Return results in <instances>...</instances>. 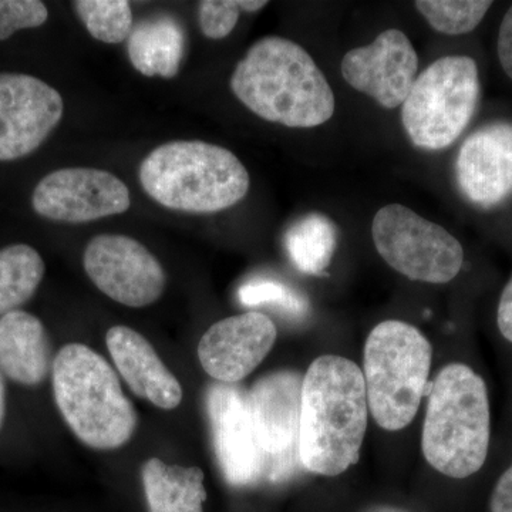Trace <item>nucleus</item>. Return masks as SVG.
Wrapping results in <instances>:
<instances>
[{
    "label": "nucleus",
    "mask_w": 512,
    "mask_h": 512,
    "mask_svg": "<svg viewBox=\"0 0 512 512\" xmlns=\"http://www.w3.org/2000/svg\"><path fill=\"white\" fill-rule=\"evenodd\" d=\"M365 377L348 357L313 360L303 376L299 460L309 473L338 477L360 458L369 419Z\"/></svg>",
    "instance_id": "1"
},
{
    "label": "nucleus",
    "mask_w": 512,
    "mask_h": 512,
    "mask_svg": "<svg viewBox=\"0 0 512 512\" xmlns=\"http://www.w3.org/2000/svg\"><path fill=\"white\" fill-rule=\"evenodd\" d=\"M235 97L256 116L289 128H313L335 114L332 87L305 49L285 37H262L231 77Z\"/></svg>",
    "instance_id": "2"
},
{
    "label": "nucleus",
    "mask_w": 512,
    "mask_h": 512,
    "mask_svg": "<svg viewBox=\"0 0 512 512\" xmlns=\"http://www.w3.org/2000/svg\"><path fill=\"white\" fill-rule=\"evenodd\" d=\"M421 433L427 463L443 476L467 478L483 468L491 439L487 384L464 363H450L429 386Z\"/></svg>",
    "instance_id": "3"
},
{
    "label": "nucleus",
    "mask_w": 512,
    "mask_h": 512,
    "mask_svg": "<svg viewBox=\"0 0 512 512\" xmlns=\"http://www.w3.org/2000/svg\"><path fill=\"white\" fill-rule=\"evenodd\" d=\"M144 191L168 210L215 214L248 194L245 165L227 148L205 141H171L151 151L140 165Z\"/></svg>",
    "instance_id": "4"
},
{
    "label": "nucleus",
    "mask_w": 512,
    "mask_h": 512,
    "mask_svg": "<svg viewBox=\"0 0 512 512\" xmlns=\"http://www.w3.org/2000/svg\"><path fill=\"white\" fill-rule=\"evenodd\" d=\"M52 373L57 409L77 439L96 450H114L131 440L136 409L103 356L70 343L57 353Z\"/></svg>",
    "instance_id": "5"
},
{
    "label": "nucleus",
    "mask_w": 512,
    "mask_h": 512,
    "mask_svg": "<svg viewBox=\"0 0 512 512\" xmlns=\"http://www.w3.org/2000/svg\"><path fill=\"white\" fill-rule=\"evenodd\" d=\"M367 403L382 429H406L429 387L433 346L416 326L402 320L379 323L363 352Z\"/></svg>",
    "instance_id": "6"
},
{
    "label": "nucleus",
    "mask_w": 512,
    "mask_h": 512,
    "mask_svg": "<svg viewBox=\"0 0 512 512\" xmlns=\"http://www.w3.org/2000/svg\"><path fill=\"white\" fill-rule=\"evenodd\" d=\"M480 74L470 56H444L417 76L402 106V124L414 146L440 151L453 146L476 116Z\"/></svg>",
    "instance_id": "7"
},
{
    "label": "nucleus",
    "mask_w": 512,
    "mask_h": 512,
    "mask_svg": "<svg viewBox=\"0 0 512 512\" xmlns=\"http://www.w3.org/2000/svg\"><path fill=\"white\" fill-rule=\"evenodd\" d=\"M372 238L383 261L412 281L448 284L463 268L460 241L402 204H389L376 212Z\"/></svg>",
    "instance_id": "8"
},
{
    "label": "nucleus",
    "mask_w": 512,
    "mask_h": 512,
    "mask_svg": "<svg viewBox=\"0 0 512 512\" xmlns=\"http://www.w3.org/2000/svg\"><path fill=\"white\" fill-rule=\"evenodd\" d=\"M302 386V375L281 370L261 377L249 390V412L265 453L268 480H284L301 464Z\"/></svg>",
    "instance_id": "9"
},
{
    "label": "nucleus",
    "mask_w": 512,
    "mask_h": 512,
    "mask_svg": "<svg viewBox=\"0 0 512 512\" xmlns=\"http://www.w3.org/2000/svg\"><path fill=\"white\" fill-rule=\"evenodd\" d=\"M84 269L97 288L113 301L144 308L163 295L167 276L156 256L126 235H97L87 245Z\"/></svg>",
    "instance_id": "10"
},
{
    "label": "nucleus",
    "mask_w": 512,
    "mask_h": 512,
    "mask_svg": "<svg viewBox=\"0 0 512 512\" xmlns=\"http://www.w3.org/2000/svg\"><path fill=\"white\" fill-rule=\"evenodd\" d=\"M131 205L127 185L96 168H62L36 185L32 207L47 220L83 224L124 214Z\"/></svg>",
    "instance_id": "11"
},
{
    "label": "nucleus",
    "mask_w": 512,
    "mask_h": 512,
    "mask_svg": "<svg viewBox=\"0 0 512 512\" xmlns=\"http://www.w3.org/2000/svg\"><path fill=\"white\" fill-rule=\"evenodd\" d=\"M212 446L225 481L249 487L266 478V457L248 406V393L235 384H211L205 396Z\"/></svg>",
    "instance_id": "12"
},
{
    "label": "nucleus",
    "mask_w": 512,
    "mask_h": 512,
    "mask_svg": "<svg viewBox=\"0 0 512 512\" xmlns=\"http://www.w3.org/2000/svg\"><path fill=\"white\" fill-rule=\"evenodd\" d=\"M62 96L37 77L0 73V161L29 156L63 117Z\"/></svg>",
    "instance_id": "13"
},
{
    "label": "nucleus",
    "mask_w": 512,
    "mask_h": 512,
    "mask_svg": "<svg viewBox=\"0 0 512 512\" xmlns=\"http://www.w3.org/2000/svg\"><path fill=\"white\" fill-rule=\"evenodd\" d=\"M340 72L352 89L393 110L403 106L419 76V55L406 33L387 29L370 45L349 50Z\"/></svg>",
    "instance_id": "14"
},
{
    "label": "nucleus",
    "mask_w": 512,
    "mask_h": 512,
    "mask_svg": "<svg viewBox=\"0 0 512 512\" xmlns=\"http://www.w3.org/2000/svg\"><path fill=\"white\" fill-rule=\"evenodd\" d=\"M458 191L474 207L491 210L512 197V121L484 124L458 150Z\"/></svg>",
    "instance_id": "15"
},
{
    "label": "nucleus",
    "mask_w": 512,
    "mask_h": 512,
    "mask_svg": "<svg viewBox=\"0 0 512 512\" xmlns=\"http://www.w3.org/2000/svg\"><path fill=\"white\" fill-rule=\"evenodd\" d=\"M278 329L269 316L247 312L214 323L198 345L202 369L217 382L235 384L264 362Z\"/></svg>",
    "instance_id": "16"
},
{
    "label": "nucleus",
    "mask_w": 512,
    "mask_h": 512,
    "mask_svg": "<svg viewBox=\"0 0 512 512\" xmlns=\"http://www.w3.org/2000/svg\"><path fill=\"white\" fill-rule=\"evenodd\" d=\"M114 365L130 389L158 409L174 410L183 402V387L143 335L113 326L106 335Z\"/></svg>",
    "instance_id": "17"
},
{
    "label": "nucleus",
    "mask_w": 512,
    "mask_h": 512,
    "mask_svg": "<svg viewBox=\"0 0 512 512\" xmlns=\"http://www.w3.org/2000/svg\"><path fill=\"white\" fill-rule=\"evenodd\" d=\"M50 342L42 320L13 311L0 318V372L23 386H37L50 372Z\"/></svg>",
    "instance_id": "18"
},
{
    "label": "nucleus",
    "mask_w": 512,
    "mask_h": 512,
    "mask_svg": "<svg viewBox=\"0 0 512 512\" xmlns=\"http://www.w3.org/2000/svg\"><path fill=\"white\" fill-rule=\"evenodd\" d=\"M184 30L170 16L144 19L133 26L127 52L134 69L144 76L173 79L184 56Z\"/></svg>",
    "instance_id": "19"
},
{
    "label": "nucleus",
    "mask_w": 512,
    "mask_h": 512,
    "mask_svg": "<svg viewBox=\"0 0 512 512\" xmlns=\"http://www.w3.org/2000/svg\"><path fill=\"white\" fill-rule=\"evenodd\" d=\"M141 477L150 512H204L207 491L201 468L168 466L150 458Z\"/></svg>",
    "instance_id": "20"
},
{
    "label": "nucleus",
    "mask_w": 512,
    "mask_h": 512,
    "mask_svg": "<svg viewBox=\"0 0 512 512\" xmlns=\"http://www.w3.org/2000/svg\"><path fill=\"white\" fill-rule=\"evenodd\" d=\"M284 242L292 264L299 271L320 276L332 264L338 247V231L328 217L311 212L286 229Z\"/></svg>",
    "instance_id": "21"
},
{
    "label": "nucleus",
    "mask_w": 512,
    "mask_h": 512,
    "mask_svg": "<svg viewBox=\"0 0 512 512\" xmlns=\"http://www.w3.org/2000/svg\"><path fill=\"white\" fill-rule=\"evenodd\" d=\"M45 271L42 256L29 245L0 249V318L19 311L35 295Z\"/></svg>",
    "instance_id": "22"
},
{
    "label": "nucleus",
    "mask_w": 512,
    "mask_h": 512,
    "mask_svg": "<svg viewBox=\"0 0 512 512\" xmlns=\"http://www.w3.org/2000/svg\"><path fill=\"white\" fill-rule=\"evenodd\" d=\"M414 6L436 30L448 36L467 35L483 22L490 0H417Z\"/></svg>",
    "instance_id": "23"
},
{
    "label": "nucleus",
    "mask_w": 512,
    "mask_h": 512,
    "mask_svg": "<svg viewBox=\"0 0 512 512\" xmlns=\"http://www.w3.org/2000/svg\"><path fill=\"white\" fill-rule=\"evenodd\" d=\"M73 6L90 35L100 42L117 45L133 30V12L127 0H79Z\"/></svg>",
    "instance_id": "24"
},
{
    "label": "nucleus",
    "mask_w": 512,
    "mask_h": 512,
    "mask_svg": "<svg viewBox=\"0 0 512 512\" xmlns=\"http://www.w3.org/2000/svg\"><path fill=\"white\" fill-rule=\"evenodd\" d=\"M238 298L245 306H275L293 316L302 318L309 313L308 299L301 293L293 291L282 282L271 279H254L239 288Z\"/></svg>",
    "instance_id": "25"
},
{
    "label": "nucleus",
    "mask_w": 512,
    "mask_h": 512,
    "mask_svg": "<svg viewBox=\"0 0 512 512\" xmlns=\"http://www.w3.org/2000/svg\"><path fill=\"white\" fill-rule=\"evenodd\" d=\"M49 18V10L39 0H0V40L22 29L39 28Z\"/></svg>",
    "instance_id": "26"
},
{
    "label": "nucleus",
    "mask_w": 512,
    "mask_h": 512,
    "mask_svg": "<svg viewBox=\"0 0 512 512\" xmlns=\"http://www.w3.org/2000/svg\"><path fill=\"white\" fill-rule=\"evenodd\" d=\"M239 0H204L198 6L202 35L212 40L231 35L239 19Z\"/></svg>",
    "instance_id": "27"
},
{
    "label": "nucleus",
    "mask_w": 512,
    "mask_h": 512,
    "mask_svg": "<svg viewBox=\"0 0 512 512\" xmlns=\"http://www.w3.org/2000/svg\"><path fill=\"white\" fill-rule=\"evenodd\" d=\"M498 59L505 74L512 80V6L501 22L497 42Z\"/></svg>",
    "instance_id": "28"
},
{
    "label": "nucleus",
    "mask_w": 512,
    "mask_h": 512,
    "mask_svg": "<svg viewBox=\"0 0 512 512\" xmlns=\"http://www.w3.org/2000/svg\"><path fill=\"white\" fill-rule=\"evenodd\" d=\"M491 512H512V464L498 478L490 498Z\"/></svg>",
    "instance_id": "29"
},
{
    "label": "nucleus",
    "mask_w": 512,
    "mask_h": 512,
    "mask_svg": "<svg viewBox=\"0 0 512 512\" xmlns=\"http://www.w3.org/2000/svg\"><path fill=\"white\" fill-rule=\"evenodd\" d=\"M497 325L504 339L512 343V276L498 302Z\"/></svg>",
    "instance_id": "30"
},
{
    "label": "nucleus",
    "mask_w": 512,
    "mask_h": 512,
    "mask_svg": "<svg viewBox=\"0 0 512 512\" xmlns=\"http://www.w3.org/2000/svg\"><path fill=\"white\" fill-rule=\"evenodd\" d=\"M266 5H268V2H264V0H239V8L247 13L258 12V10L264 9Z\"/></svg>",
    "instance_id": "31"
},
{
    "label": "nucleus",
    "mask_w": 512,
    "mask_h": 512,
    "mask_svg": "<svg viewBox=\"0 0 512 512\" xmlns=\"http://www.w3.org/2000/svg\"><path fill=\"white\" fill-rule=\"evenodd\" d=\"M6 414V387L3 380L2 372H0V429H2L3 420Z\"/></svg>",
    "instance_id": "32"
}]
</instances>
